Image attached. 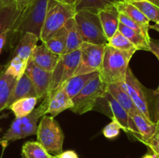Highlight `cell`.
Returning <instances> with one entry per match:
<instances>
[{
    "label": "cell",
    "instance_id": "14",
    "mask_svg": "<svg viewBox=\"0 0 159 158\" xmlns=\"http://www.w3.org/2000/svg\"><path fill=\"white\" fill-rule=\"evenodd\" d=\"M59 58L60 56L50 50L45 43H42V44L35 46L30 60L44 71L52 73L58 62Z\"/></svg>",
    "mask_w": 159,
    "mask_h": 158
},
{
    "label": "cell",
    "instance_id": "34",
    "mask_svg": "<svg viewBox=\"0 0 159 158\" xmlns=\"http://www.w3.org/2000/svg\"><path fill=\"white\" fill-rule=\"evenodd\" d=\"M121 129L122 128L117 121L112 119L111 122L102 129V134L107 139H114L120 134Z\"/></svg>",
    "mask_w": 159,
    "mask_h": 158
},
{
    "label": "cell",
    "instance_id": "26",
    "mask_svg": "<svg viewBox=\"0 0 159 158\" xmlns=\"http://www.w3.org/2000/svg\"><path fill=\"white\" fill-rule=\"evenodd\" d=\"M37 97L23 98L16 101L9 106L16 118H23L30 114L35 108L37 103Z\"/></svg>",
    "mask_w": 159,
    "mask_h": 158
},
{
    "label": "cell",
    "instance_id": "47",
    "mask_svg": "<svg viewBox=\"0 0 159 158\" xmlns=\"http://www.w3.org/2000/svg\"><path fill=\"white\" fill-rule=\"evenodd\" d=\"M3 6H3V5H2V3H1V2H0V10H1V9H2V7H3Z\"/></svg>",
    "mask_w": 159,
    "mask_h": 158
},
{
    "label": "cell",
    "instance_id": "7",
    "mask_svg": "<svg viewBox=\"0 0 159 158\" xmlns=\"http://www.w3.org/2000/svg\"><path fill=\"white\" fill-rule=\"evenodd\" d=\"M74 19L83 42L93 44L108 43L97 13L79 10L76 12Z\"/></svg>",
    "mask_w": 159,
    "mask_h": 158
},
{
    "label": "cell",
    "instance_id": "19",
    "mask_svg": "<svg viewBox=\"0 0 159 158\" xmlns=\"http://www.w3.org/2000/svg\"><path fill=\"white\" fill-rule=\"evenodd\" d=\"M106 90L111 94V95L116 100V102L126 110L129 116L139 112L138 108L134 104L128 93L126 91L121 83L111 84L106 86Z\"/></svg>",
    "mask_w": 159,
    "mask_h": 158
},
{
    "label": "cell",
    "instance_id": "39",
    "mask_svg": "<svg viewBox=\"0 0 159 158\" xmlns=\"http://www.w3.org/2000/svg\"><path fill=\"white\" fill-rule=\"evenodd\" d=\"M9 33H10V31H6V32H4L0 35V54H1L3 47H4L6 42H7V39L9 36Z\"/></svg>",
    "mask_w": 159,
    "mask_h": 158
},
{
    "label": "cell",
    "instance_id": "27",
    "mask_svg": "<svg viewBox=\"0 0 159 158\" xmlns=\"http://www.w3.org/2000/svg\"><path fill=\"white\" fill-rule=\"evenodd\" d=\"M118 30L124 34L132 43L135 46L138 50H148L149 51L148 42L149 40L142 34L136 32L134 29L124 26L120 23L118 26Z\"/></svg>",
    "mask_w": 159,
    "mask_h": 158
},
{
    "label": "cell",
    "instance_id": "12",
    "mask_svg": "<svg viewBox=\"0 0 159 158\" xmlns=\"http://www.w3.org/2000/svg\"><path fill=\"white\" fill-rule=\"evenodd\" d=\"M25 74L28 76L32 82L37 92V99L45 98L51 85L52 73L44 71L40 67L37 66L32 60L29 59Z\"/></svg>",
    "mask_w": 159,
    "mask_h": 158
},
{
    "label": "cell",
    "instance_id": "4",
    "mask_svg": "<svg viewBox=\"0 0 159 158\" xmlns=\"http://www.w3.org/2000/svg\"><path fill=\"white\" fill-rule=\"evenodd\" d=\"M48 105V100L44 99L40 106L34 108L30 114L23 118H16L12 121L9 129L0 139V144L3 149L7 147L9 142H13L18 139H24L30 136L36 135L37 122L39 119L45 115Z\"/></svg>",
    "mask_w": 159,
    "mask_h": 158
},
{
    "label": "cell",
    "instance_id": "33",
    "mask_svg": "<svg viewBox=\"0 0 159 158\" xmlns=\"http://www.w3.org/2000/svg\"><path fill=\"white\" fill-rule=\"evenodd\" d=\"M119 22L120 23H122V24H124V26H127V27H129V28H130V29L135 30L136 32H138V33H139L144 35V37H145L148 40H150V38H151L150 36L148 35V34L144 32V30L143 29V28L141 27L139 24H138L136 22H134V20H132L131 19H130L129 17H127V15H124V14H122V13H120L119 14Z\"/></svg>",
    "mask_w": 159,
    "mask_h": 158
},
{
    "label": "cell",
    "instance_id": "9",
    "mask_svg": "<svg viewBox=\"0 0 159 158\" xmlns=\"http://www.w3.org/2000/svg\"><path fill=\"white\" fill-rule=\"evenodd\" d=\"M106 44L83 42L80 46V58L74 76L99 72L103 58Z\"/></svg>",
    "mask_w": 159,
    "mask_h": 158
},
{
    "label": "cell",
    "instance_id": "50",
    "mask_svg": "<svg viewBox=\"0 0 159 158\" xmlns=\"http://www.w3.org/2000/svg\"></svg>",
    "mask_w": 159,
    "mask_h": 158
},
{
    "label": "cell",
    "instance_id": "10",
    "mask_svg": "<svg viewBox=\"0 0 159 158\" xmlns=\"http://www.w3.org/2000/svg\"><path fill=\"white\" fill-rule=\"evenodd\" d=\"M121 85L128 93L139 112L142 114L148 120L152 121L144 86L138 81L130 68L127 69L125 80L121 83Z\"/></svg>",
    "mask_w": 159,
    "mask_h": 158
},
{
    "label": "cell",
    "instance_id": "45",
    "mask_svg": "<svg viewBox=\"0 0 159 158\" xmlns=\"http://www.w3.org/2000/svg\"><path fill=\"white\" fill-rule=\"evenodd\" d=\"M157 93L159 94V87L158 88V90H157ZM156 123V125H157V129H159V111H158V119H157V122H155Z\"/></svg>",
    "mask_w": 159,
    "mask_h": 158
},
{
    "label": "cell",
    "instance_id": "18",
    "mask_svg": "<svg viewBox=\"0 0 159 158\" xmlns=\"http://www.w3.org/2000/svg\"><path fill=\"white\" fill-rule=\"evenodd\" d=\"M118 12L124 15H127L132 20L136 22L139 24L144 32L149 35V29H150V20L144 15L142 12L139 9L136 7L134 5L127 2H120L115 5Z\"/></svg>",
    "mask_w": 159,
    "mask_h": 158
},
{
    "label": "cell",
    "instance_id": "13",
    "mask_svg": "<svg viewBox=\"0 0 159 158\" xmlns=\"http://www.w3.org/2000/svg\"><path fill=\"white\" fill-rule=\"evenodd\" d=\"M100 100L104 102L103 105L107 106V108L103 107V109L107 110V112H105L106 114L111 118V119H115L117 121L124 131L129 133L130 116L126 112V110L116 102V99L107 90L103 95L100 98Z\"/></svg>",
    "mask_w": 159,
    "mask_h": 158
},
{
    "label": "cell",
    "instance_id": "44",
    "mask_svg": "<svg viewBox=\"0 0 159 158\" xmlns=\"http://www.w3.org/2000/svg\"><path fill=\"white\" fill-rule=\"evenodd\" d=\"M146 1L150 2L153 3L154 5H155V6L159 7V0H146Z\"/></svg>",
    "mask_w": 159,
    "mask_h": 158
},
{
    "label": "cell",
    "instance_id": "49",
    "mask_svg": "<svg viewBox=\"0 0 159 158\" xmlns=\"http://www.w3.org/2000/svg\"><path fill=\"white\" fill-rule=\"evenodd\" d=\"M0 131H1V129H0Z\"/></svg>",
    "mask_w": 159,
    "mask_h": 158
},
{
    "label": "cell",
    "instance_id": "16",
    "mask_svg": "<svg viewBox=\"0 0 159 158\" xmlns=\"http://www.w3.org/2000/svg\"><path fill=\"white\" fill-rule=\"evenodd\" d=\"M48 100V105L45 115L49 114L53 117H55L65 110L71 109L73 107L72 100L64 91L62 87Z\"/></svg>",
    "mask_w": 159,
    "mask_h": 158
},
{
    "label": "cell",
    "instance_id": "48",
    "mask_svg": "<svg viewBox=\"0 0 159 158\" xmlns=\"http://www.w3.org/2000/svg\"><path fill=\"white\" fill-rule=\"evenodd\" d=\"M53 158H57V157H56L55 156H53Z\"/></svg>",
    "mask_w": 159,
    "mask_h": 158
},
{
    "label": "cell",
    "instance_id": "15",
    "mask_svg": "<svg viewBox=\"0 0 159 158\" xmlns=\"http://www.w3.org/2000/svg\"><path fill=\"white\" fill-rule=\"evenodd\" d=\"M102 30L107 40H110L119 26V14L115 6L106 8L98 12Z\"/></svg>",
    "mask_w": 159,
    "mask_h": 158
},
{
    "label": "cell",
    "instance_id": "6",
    "mask_svg": "<svg viewBox=\"0 0 159 158\" xmlns=\"http://www.w3.org/2000/svg\"><path fill=\"white\" fill-rule=\"evenodd\" d=\"M80 49L60 56L58 62L52 72L51 85L44 99H49L74 76L80 58Z\"/></svg>",
    "mask_w": 159,
    "mask_h": 158
},
{
    "label": "cell",
    "instance_id": "29",
    "mask_svg": "<svg viewBox=\"0 0 159 158\" xmlns=\"http://www.w3.org/2000/svg\"><path fill=\"white\" fill-rule=\"evenodd\" d=\"M22 156L23 158H53L54 156L37 141L25 143L22 147Z\"/></svg>",
    "mask_w": 159,
    "mask_h": 158
},
{
    "label": "cell",
    "instance_id": "8",
    "mask_svg": "<svg viewBox=\"0 0 159 158\" xmlns=\"http://www.w3.org/2000/svg\"><path fill=\"white\" fill-rule=\"evenodd\" d=\"M106 86L101 81L99 75L92 79L78 94L73 99V112L79 115L85 114L96 108L98 101L104 94Z\"/></svg>",
    "mask_w": 159,
    "mask_h": 158
},
{
    "label": "cell",
    "instance_id": "30",
    "mask_svg": "<svg viewBox=\"0 0 159 158\" xmlns=\"http://www.w3.org/2000/svg\"><path fill=\"white\" fill-rule=\"evenodd\" d=\"M107 44L120 50L130 51V52L134 53L138 50L134 45L118 29L113 34V37L110 40H108V43Z\"/></svg>",
    "mask_w": 159,
    "mask_h": 158
},
{
    "label": "cell",
    "instance_id": "32",
    "mask_svg": "<svg viewBox=\"0 0 159 158\" xmlns=\"http://www.w3.org/2000/svg\"><path fill=\"white\" fill-rule=\"evenodd\" d=\"M130 3L134 5L138 9H139L150 21H153L155 23H158L159 7H158V6L154 5L153 3L150 2L146 1V0L133 2Z\"/></svg>",
    "mask_w": 159,
    "mask_h": 158
},
{
    "label": "cell",
    "instance_id": "11",
    "mask_svg": "<svg viewBox=\"0 0 159 158\" xmlns=\"http://www.w3.org/2000/svg\"><path fill=\"white\" fill-rule=\"evenodd\" d=\"M157 132L156 123L149 121L140 112L130 116L129 133L145 144Z\"/></svg>",
    "mask_w": 159,
    "mask_h": 158
},
{
    "label": "cell",
    "instance_id": "5",
    "mask_svg": "<svg viewBox=\"0 0 159 158\" xmlns=\"http://www.w3.org/2000/svg\"><path fill=\"white\" fill-rule=\"evenodd\" d=\"M37 142L40 143L48 153L57 155L63 151L65 135L54 117L43 115L37 129Z\"/></svg>",
    "mask_w": 159,
    "mask_h": 158
},
{
    "label": "cell",
    "instance_id": "28",
    "mask_svg": "<svg viewBox=\"0 0 159 158\" xmlns=\"http://www.w3.org/2000/svg\"><path fill=\"white\" fill-rule=\"evenodd\" d=\"M123 1L124 0H80L76 6V11L85 10L98 13L99 11Z\"/></svg>",
    "mask_w": 159,
    "mask_h": 158
},
{
    "label": "cell",
    "instance_id": "36",
    "mask_svg": "<svg viewBox=\"0 0 159 158\" xmlns=\"http://www.w3.org/2000/svg\"><path fill=\"white\" fill-rule=\"evenodd\" d=\"M149 51L153 53L159 60V40H153L150 38L148 42Z\"/></svg>",
    "mask_w": 159,
    "mask_h": 158
},
{
    "label": "cell",
    "instance_id": "2",
    "mask_svg": "<svg viewBox=\"0 0 159 158\" xmlns=\"http://www.w3.org/2000/svg\"><path fill=\"white\" fill-rule=\"evenodd\" d=\"M76 12L75 5L64 0H48L40 35L42 43L64 27L67 22L75 16Z\"/></svg>",
    "mask_w": 159,
    "mask_h": 158
},
{
    "label": "cell",
    "instance_id": "38",
    "mask_svg": "<svg viewBox=\"0 0 159 158\" xmlns=\"http://www.w3.org/2000/svg\"><path fill=\"white\" fill-rule=\"evenodd\" d=\"M32 2L33 0H16V6L20 12H23Z\"/></svg>",
    "mask_w": 159,
    "mask_h": 158
},
{
    "label": "cell",
    "instance_id": "1",
    "mask_svg": "<svg viewBox=\"0 0 159 158\" xmlns=\"http://www.w3.org/2000/svg\"><path fill=\"white\" fill-rule=\"evenodd\" d=\"M134 52L124 51L106 44L99 75L104 85L124 81L129 63Z\"/></svg>",
    "mask_w": 159,
    "mask_h": 158
},
{
    "label": "cell",
    "instance_id": "42",
    "mask_svg": "<svg viewBox=\"0 0 159 158\" xmlns=\"http://www.w3.org/2000/svg\"><path fill=\"white\" fill-rule=\"evenodd\" d=\"M150 29H155V30L159 32V22L158 23H155V24L152 25V26H150Z\"/></svg>",
    "mask_w": 159,
    "mask_h": 158
},
{
    "label": "cell",
    "instance_id": "43",
    "mask_svg": "<svg viewBox=\"0 0 159 158\" xmlns=\"http://www.w3.org/2000/svg\"><path fill=\"white\" fill-rule=\"evenodd\" d=\"M141 158H158L154 153H147L144 156H143Z\"/></svg>",
    "mask_w": 159,
    "mask_h": 158
},
{
    "label": "cell",
    "instance_id": "24",
    "mask_svg": "<svg viewBox=\"0 0 159 158\" xmlns=\"http://www.w3.org/2000/svg\"><path fill=\"white\" fill-rule=\"evenodd\" d=\"M44 43L50 50L57 55L65 54L67 45V29L65 26L48 38Z\"/></svg>",
    "mask_w": 159,
    "mask_h": 158
},
{
    "label": "cell",
    "instance_id": "31",
    "mask_svg": "<svg viewBox=\"0 0 159 158\" xmlns=\"http://www.w3.org/2000/svg\"><path fill=\"white\" fill-rule=\"evenodd\" d=\"M27 63L18 57H12L10 61L5 67V72L19 80L25 73Z\"/></svg>",
    "mask_w": 159,
    "mask_h": 158
},
{
    "label": "cell",
    "instance_id": "35",
    "mask_svg": "<svg viewBox=\"0 0 159 158\" xmlns=\"http://www.w3.org/2000/svg\"><path fill=\"white\" fill-rule=\"evenodd\" d=\"M147 147H149L152 153L159 158V129H157V132L154 135L153 137L145 143Z\"/></svg>",
    "mask_w": 159,
    "mask_h": 158
},
{
    "label": "cell",
    "instance_id": "40",
    "mask_svg": "<svg viewBox=\"0 0 159 158\" xmlns=\"http://www.w3.org/2000/svg\"><path fill=\"white\" fill-rule=\"evenodd\" d=\"M0 2L4 6L16 5V0H0Z\"/></svg>",
    "mask_w": 159,
    "mask_h": 158
},
{
    "label": "cell",
    "instance_id": "20",
    "mask_svg": "<svg viewBox=\"0 0 159 158\" xmlns=\"http://www.w3.org/2000/svg\"><path fill=\"white\" fill-rule=\"evenodd\" d=\"M38 40L39 37L36 34L28 32L25 33L19 40L12 54V57H18L24 61H29L30 57L34 49L37 46Z\"/></svg>",
    "mask_w": 159,
    "mask_h": 158
},
{
    "label": "cell",
    "instance_id": "46",
    "mask_svg": "<svg viewBox=\"0 0 159 158\" xmlns=\"http://www.w3.org/2000/svg\"><path fill=\"white\" fill-rule=\"evenodd\" d=\"M124 2H138L141 1V0H124Z\"/></svg>",
    "mask_w": 159,
    "mask_h": 158
},
{
    "label": "cell",
    "instance_id": "23",
    "mask_svg": "<svg viewBox=\"0 0 159 158\" xmlns=\"http://www.w3.org/2000/svg\"><path fill=\"white\" fill-rule=\"evenodd\" d=\"M20 13L21 12L17 9L16 5L2 8L0 10V35L6 31H11Z\"/></svg>",
    "mask_w": 159,
    "mask_h": 158
},
{
    "label": "cell",
    "instance_id": "22",
    "mask_svg": "<svg viewBox=\"0 0 159 158\" xmlns=\"http://www.w3.org/2000/svg\"><path fill=\"white\" fill-rule=\"evenodd\" d=\"M65 26L67 29V45L65 54H68L79 50L81 45L83 43V40L74 17L70 19Z\"/></svg>",
    "mask_w": 159,
    "mask_h": 158
},
{
    "label": "cell",
    "instance_id": "21",
    "mask_svg": "<svg viewBox=\"0 0 159 158\" xmlns=\"http://www.w3.org/2000/svg\"><path fill=\"white\" fill-rule=\"evenodd\" d=\"M99 75V72H93L90 74H81V75L73 76L70 78L65 85L62 86L64 91L69 96L73 99L76 94H79L81 90L94 77Z\"/></svg>",
    "mask_w": 159,
    "mask_h": 158
},
{
    "label": "cell",
    "instance_id": "25",
    "mask_svg": "<svg viewBox=\"0 0 159 158\" xmlns=\"http://www.w3.org/2000/svg\"><path fill=\"white\" fill-rule=\"evenodd\" d=\"M16 81L15 77L6 74L4 69L0 73V112L6 108Z\"/></svg>",
    "mask_w": 159,
    "mask_h": 158
},
{
    "label": "cell",
    "instance_id": "3",
    "mask_svg": "<svg viewBox=\"0 0 159 158\" xmlns=\"http://www.w3.org/2000/svg\"><path fill=\"white\" fill-rule=\"evenodd\" d=\"M48 0H33L24 11L21 12L20 17L11 29L9 35L14 40H20L25 33L36 34L40 40V31L46 14Z\"/></svg>",
    "mask_w": 159,
    "mask_h": 158
},
{
    "label": "cell",
    "instance_id": "17",
    "mask_svg": "<svg viewBox=\"0 0 159 158\" xmlns=\"http://www.w3.org/2000/svg\"><path fill=\"white\" fill-rule=\"evenodd\" d=\"M29 97L37 98V95L32 82L30 80L28 76L24 73L23 75L16 81V83L12 89L10 97L6 105V108H9L11 104L19 99Z\"/></svg>",
    "mask_w": 159,
    "mask_h": 158
},
{
    "label": "cell",
    "instance_id": "37",
    "mask_svg": "<svg viewBox=\"0 0 159 158\" xmlns=\"http://www.w3.org/2000/svg\"><path fill=\"white\" fill-rule=\"evenodd\" d=\"M57 158H79L78 154L74 150H67L62 151L61 153L57 155H54Z\"/></svg>",
    "mask_w": 159,
    "mask_h": 158
},
{
    "label": "cell",
    "instance_id": "41",
    "mask_svg": "<svg viewBox=\"0 0 159 158\" xmlns=\"http://www.w3.org/2000/svg\"><path fill=\"white\" fill-rule=\"evenodd\" d=\"M64 1L70 3V4L75 5L76 7V6H77V4L79 2V1H80V0H64Z\"/></svg>",
    "mask_w": 159,
    "mask_h": 158
}]
</instances>
